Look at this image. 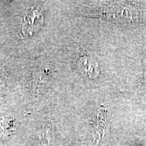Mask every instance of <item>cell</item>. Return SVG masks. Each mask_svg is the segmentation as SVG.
<instances>
[{
  "mask_svg": "<svg viewBox=\"0 0 146 146\" xmlns=\"http://www.w3.org/2000/svg\"><path fill=\"white\" fill-rule=\"evenodd\" d=\"M92 126L94 131V137L97 142L103 139L107 130L106 111L101 109L94 119Z\"/></svg>",
  "mask_w": 146,
  "mask_h": 146,
  "instance_id": "1",
  "label": "cell"
},
{
  "mask_svg": "<svg viewBox=\"0 0 146 146\" xmlns=\"http://www.w3.org/2000/svg\"><path fill=\"white\" fill-rule=\"evenodd\" d=\"M78 67L81 72H85L89 77L94 78L98 76L100 68L98 64L91 58L86 56H81L78 59Z\"/></svg>",
  "mask_w": 146,
  "mask_h": 146,
  "instance_id": "2",
  "label": "cell"
},
{
  "mask_svg": "<svg viewBox=\"0 0 146 146\" xmlns=\"http://www.w3.org/2000/svg\"><path fill=\"white\" fill-rule=\"evenodd\" d=\"M41 137V141L42 143H43V146L50 145L53 138V131L52 130V128L47 125L44 128V130H43V133H42Z\"/></svg>",
  "mask_w": 146,
  "mask_h": 146,
  "instance_id": "3",
  "label": "cell"
},
{
  "mask_svg": "<svg viewBox=\"0 0 146 146\" xmlns=\"http://www.w3.org/2000/svg\"><path fill=\"white\" fill-rule=\"evenodd\" d=\"M12 129V122L10 120H0V135H8Z\"/></svg>",
  "mask_w": 146,
  "mask_h": 146,
  "instance_id": "4",
  "label": "cell"
}]
</instances>
